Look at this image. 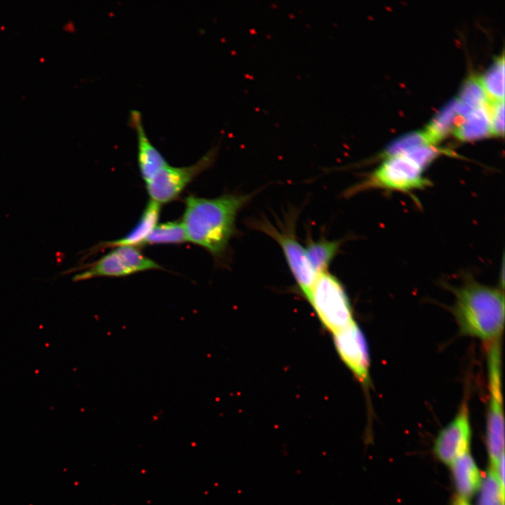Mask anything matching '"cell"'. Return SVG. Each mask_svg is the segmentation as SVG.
Masks as SVG:
<instances>
[{
	"instance_id": "cell-19",
	"label": "cell",
	"mask_w": 505,
	"mask_h": 505,
	"mask_svg": "<svg viewBox=\"0 0 505 505\" xmlns=\"http://www.w3.org/2000/svg\"><path fill=\"white\" fill-rule=\"evenodd\" d=\"M504 487L499 483L497 471L490 468L483 480L478 505H504Z\"/></svg>"
},
{
	"instance_id": "cell-22",
	"label": "cell",
	"mask_w": 505,
	"mask_h": 505,
	"mask_svg": "<svg viewBox=\"0 0 505 505\" xmlns=\"http://www.w3.org/2000/svg\"><path fill=\"white\" fill-rule=\"evenodd\" d=\"M444 152L432 144H422L413 147L403 154L422 168L425 169L438 156Z\"/></svg>"
},
{
	"instance_id": "cell-8",
	"label": "cell",
	"mask_w": 505,
	"mask_h": 505,
	"mask_svg": "<svg viewBox=\"0 0 505 505\" xmlns=\"http://www.w3.org/2000/svg\"><path fill=\"white\" fill-rule=\"evenodd\" d=\"M161 269L160 265L145 257L135 246H118L89 264L86 270L75 275L72 279L81 281L100 276L122 277L140 271Z\"/></svg>"
},
{
	"instance_id": "cell-7",
	"label": "cell",
	"mask_w": 505,
	"mask_h": 505,
	"mask_svg": "<svg viewBox=\"0 0 505 505\" xmlns=\"http://www.w3.org/2000/svg\"><path fill=\"white\" fill-rule=\"evenodd\" d=\"M218 147H214L196 163L184 167H173L168 163L159 170L146 182L151 200L166 203L177 198L185 187L214 162Z\"/></svg>"
},
{
	"instance_id": "cell-2",
	"label": "cell",
	"mask_w": 505,
	"mask_h": 505,
	"mask_svg": "<svg viewBox=\"0 0 505 505\" xmlns=\"http://www.w3.org/2000/svg\"><path fill=\"white\" fill-rule=\"evenodd\" d=\"M453 292L452 311L460 332L487 345L499 342L504 325L503 291L469 280Z\"/></svg>"
},
{
	"instance_id": "cell-10",
	"label": "cell",
	"mask_w": 505,
	"mask_h": 505,
	"mask_svg": "<svg viewBox=\"0 0 505 505\" xmlns=\"http://www.w3.org/2000/svg\"><path fill=\"white\" fill-rule=\"evenodd\" d=\"M471 437L469 411L465 399L454 419L438 435L433 447L439 460L452 464L457 458L469 452Z\"/></svg>"
},
{
	"instance_id": "cell-11",
	"label": "cell",
	"mask_w": 505,
	"mask_h": 505,
	"mask_svg": "<svg viewBox=\"0 0 505 505\" xmlns=\"http://www.w3.org/2000/svg\"><path fill=\"white\" fill-rule=\"evenodd\" d=\"M129 126L135 130L137 140V162L142 177L145 182L152 178L161 168L168 164L163 156L149 139L142 122L140 112H130Z\"/></svg>"
},
{
	"instance_id": "cell-23",
	"label": "cell",
	"mask_w": 505,
	"mask_h": 505,
	"mask_svg": "<svg viewBox=\"0 0 505 505\" xmlns=\"http://www.w3.org/2000/svg\"><path fill=\"white\" fill-rule=\"evenodd\" d=\"M487 107L491 134L498 136L503 135L504 133V100H489Z\"/></svg>"
},
{
	"instance_id": "cell-3",
	"label": "cell",
	"mask_w": 505,
	"mask_h": 505,
	"mask_svg": "<svg viewBox=\"0 0 505 505\" xmlns=\"http://www.w3.org/2000/svg\"><path fill=\"white\" fill-rule=\"evenodd\" d=\"M424 168L403 154L385 158L375 170L349 187L346 197L371 189L410 192L424 189L431 182L424 177Z\"/></svg>"
},
{
	"instance_id": "cell-14",
	"label": "cell",
	"mask_w": 505,
	"mask_h": 505,
	"mask_svg": "<svg viewBox=\"0 0 505 505\" xmlns=\"http://www.w3.org/2000/svg\"><path fill=\"white\" fill-rule=\"evenodd\" d=\"M161 205L150 200L135 227L125 236L118 240L105 243V248L118 246H137L142 245L151 231L157 224Z\"/></svg>"
},
{
	"instance_id": "cell-20",
	"label": "cell",
	"mask_w": 505,
	"mask_h": 505,
	"mask_svg": "<svg viewBox=\"0 0 505 505\" xmlns=\"http://www.w3.org/2000/svg\"><path fill=\"white\" fill-rule=\"evenodd\" d=\"M457 100L462 104L472 109L486 105L489 98L479 78L471 76L462 85Z\"/></svg>"
},
{
	"instance_id": "cell-12",
	"label": "cell",
	"mask_w": 505,
	"mask_h": 505,
	"mask_svg": "<svg viewBox=\"0 0 505 505\" xmlns=\"http://www.w3.org/2000/svg\"><path fill=\"white\" fill-rule=\"evenodd\" d=\"M453 131L463 141L476 140L492 135L487 103L472 109L462 116Z\"/></svg>"
},
{
	"instance_id": "cell-6",
	"label": "cell",
	"mask_w": 505,
	"mask_h": 505,
	"mask_svg": "<svg viewBox=\"0 0 505 505\" xmlns=\"http://www.w3.org/2000/svg\"><path fill=\"white\" fill-rule=\"evenodd\" d=\"M500 343L488 346L487 366L489 401L487 420V438L491 467L497 469L504 455V428L501 391Z\"/></svg>"
},
{
	"instance_id": "cell-24",
	"label": "cell",
	"mask_w": 505,
	"mask_h": 505,
	"mask_svg": "<svg viewBox=\"0 0 505 505\" xmlns=\"http://www.w3.org/2000/svg\"><path fill=\"white\" fill-rule=\"evenodd\" d=\"M453 505H469L468 503L466 501L465 499L457 497L454 499Z\"/></svg>"
},
{
	"instance_id": "cell-17",
	"label": "cell",
	"mask_w": 505,
	"mask_h": 505,
	"mask_svg": "<svg viewBox=\"0 0 505 505\" xmlns=\"http://www.w3.org/2000/svg\"><path fill=\"white\" fill-rule=\"evenodd\" d=\"M479 79L489 100H504V56L503 53L494 60Z\"/></svg>"
},
{
	"instance_id": "cell-21",
	"label": "cell",
	"mask_w": 505,
	"mask_h": 505,
	"mask_svg": "<svg viewBox=\"0 0 505 505\" xmlns=\"http://www.w3.org/2000/svg\"><path fill=\"white\" fill-rule=\"evenodd\" d=\"M422 144H432L425 130L411 132L393 140L386 148L382 156L385 159L400 154L413 147Z\"/></svg>"
},
{
	"instance_id": "cell-15",
	"label": "cell",
	"mask_w": 505,
	"mask_h": 505,
	"mask_svg": "<svg viewBox=\"0 0 505 505\" xmlns=\"http://www.w3.org/2000/svg\"><path fill=\"white\" fill-rule=\"evenodd\" d=\"M342 241H331L324 237L314 241L308 238L304 247L307 259L314 271L319 275L328 271L329 265L339 252Z\"/></svg>"
},
{
	"instance_id": "cell-5",
	"label": "cell",
	"mask_w": 505,
	"mask_h": 505,
	"mask_svg": "<svg viewBox=\"0 0 505 505\" xmlns=\"http://www.w3.org/2000/svg\"><path fill=\"white\" fill-rule=\"evenodd\" d=\"M306 298L322 325L332 334L354 321L344 288L338 278L328 271L318 276Z\"/></svg>"
},
{
	"instance_id": "cell-4",
	"label": "cell",
	"mask_w": 505,
	"mask_h": 505,
	"mask_svg": "<svg viewBox=\"0 0 505 505\" xmlns=\"http://www.w3.org/2000/svg\"><path fill=\"white\" fill-rule=\"evenodd\" d=\"M295 220L292 213L278 227L264 218L252 220L249 225L270 236L280 245L298 288L307 297L318 275L310 265L305 248L295 234Z\"/></svg>"
},
{
	"instance_id": "cell-1",
	"label": "cell",
	"mask_w": 505,
	"mask_h": 505,
	"mask_svg": "<svg viewBox=\"0 0 505 505\" xmlns=\"http://www.w3.org/2000/svg\"><path fill=\"white\" fill-rule=\"evenodd\" d=\"M251 197L252 194H238L213 198L187 196L182 221L187 240L215 257L223 256L236 234L237 215Z\"/></svg>"
},
{
	"instance_id": "cell-9",
	"label": "cell",
	"mask_w": 505,
	"mask_h": 505,
	"mask_svg": "<svg viewBox=\"0 0 505 505\" xmlns=\"http://www.w3.org/2000/svg\"><path fill=\"white\" fill-rule=\"evenodd\" d=\"M337 351L354 376L363 385L370 384V356L364 335L355 321L333 334Z\"/></svg>"
},
{
	"instance_id": "cell-18",
	"label": "cell",
	"mask_w": 505,
	"mask_h": 505,
	"mask_svg": "<svg viewBox=\"0 0 505 505\" xmlns=\"http://www.w3.org/2000/svg\"><path fill=\"white\" fill-rule=\"evenodd\" d=\"M186 241L188 240L182 222L173 221L156 225L143 244H175Z\"/></svg>"
},
{
	"instance_id": "cell-13",
	"label": "cell",
	"mask_w": 505,
	"mask_h": 505,
	"mask_svg": "<svg viewBox=\"0 0 505 505\" xmlns=\"http://www.w3.org/2000/svg\"><path fill=\"white\" fill-rule=\"evenodd\" d=\"M452 473L460 497L471 498L480 485L481 478L478 467L469 452L457 458L452 464Z\"/></svg>"
},
{
	"instance_id": "cell-16",
	"label": "cell",
	"mask_w": 505,
	"mask_h": 505,
	"mask_svg": "<svg viewBox=\"0 0 505 505\" xmlns=\"http://www.w3.org/2000/svg\"><path fill=\"white\" fill-rule=\"evenodd\" d=\"M459 116L457 99L447 102L436 114L424 129L432 144H436L451 130H454Z\"/></svg>"
}]
</instances>
